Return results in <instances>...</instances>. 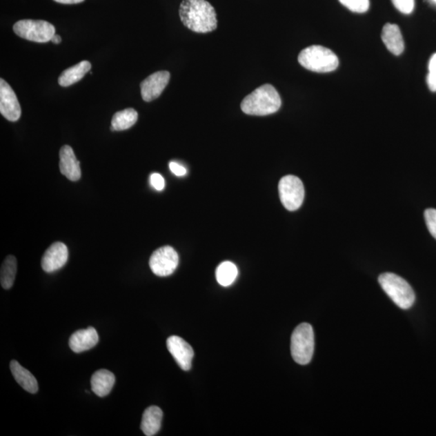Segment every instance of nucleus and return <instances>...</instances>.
<instances>
[{"label":"nucleus","mask_w":436,"mask_h":436,"mask_svg":"<svg viewBox=\"0 0 436 436\" xmlns=\"http://www.w3.org/2000/svg\"><path fill=\"white\" fill-rule=\"evenodd\" d=\"M179 17L184 26L198 33L210 32L217 26L215 9L206 0H184Z\"/></svg>","instance_id":"obj_1"},{"label":"nucleus","mask_w":436,"mask_h":436,"mask_svg":"<svg viewBox=\"0 0 436 436\" xmlns=\"http://www.w3.org/2000/svg\"><path fill=\"white\" fill-rule=\"evenodd\" d=\"M281 107V98L271 84H264L255 89L241 103V111L251 116L273 115Z\"/></svg>","instance_id":"obj_2"},{"label":"nucleus","mask_w":436,"mask_h":436,"mask_svg":"<svg viewBox=\"0 0 436 436\" xmlns=\"http://www.w3.org/2000/svg\"><path fill=\"white\" fill-rule=\"evenodd\" d=\"M298 61L303 68L317 73H329L338 68L337 55L330 49L321 46H312L303 50Z\"/></svg>","instance_id":"obj_3"},{"label":"nucleus","mask_w":436,"mask_h":436,"mask_svg":"<svg viewBox=\"0 0 436 436\" xmlns=\"http://www.w3.org/2000/svg\"><path fill=\"white\" fill-rule=\"evenodd\" d=\"M379 284L391 300L402 310H408L414 305L415 295L413 288L404 278L386 272L378 278Z\"/></svg>","instance_id":"obj_4"},{"label":"nucleus","mask_w":436,"mask_h":436,"mask_svg":"<svg viewBox=\"0 0 436 436\" xmlns=\"http://www.w3.org/2000/svg\"><path fill=\"white\" fill-rule=\"evenodd\" d=\"M315 352V334L309 324H301L293 331L291 337V353L293 359L301 366L311 361Z\"/></svg>","instance_id":"obj_5"},{"label":"nucleus","mask_w":436,"mask_h":436,"mask_svg":"<svg viewBox=\"0 0 436 436\" xmlns=\"http://www.w3.org/2000/svg\"><path fill=\"white\" fill-rule=\"evenodd\" d=\"M13 30L23 39L46 43L55 35V27L45 21L22 20L14 25Z\"/></svg>","instance_id":"obj_6"},{"label":"nucleus","mask_w":436,"mask_h":436,"mask_svg":"<svg viewBox=\"0 0 436 436\" xmlns=\"http://www.w3.org/2000/svg\"><path fill=\"white\" fill-rule=\"evenodd\" d=\"M279 195L284 208L295 211L304 201L305 188L301 180L295 175H286L279 183Z\"/></svg>","instance_id":"obj_7"},{"label":"nucleus","mask_w":436,"mask_h":436,"mask_svg":"<svg viewBox=\"0 0 436 436\" xmlns=\"http://www.w3.org/2000/svg\"><path fill=\"white\" fill-rule=\"evenodd\" d=\"M149 264L151 271L156 276L160 277L170 276L178 267V253L172 246H163L151 255Z\"/></svg>","instance_id":"obj_8"},{"label":"nucleus","mask_w":436,"mask_h":436,"mask_svg":"<svg viewBox=\"0 0 436 436\" xmlns=\"http://www.w3.org/2000/svg\"><path fill=\"white\" fill-rule=\"evenodd\" d=\"M0 112L9 121H17L21 116V108L17 95L6 80L0 79Z\"/></svg>","instance_id":"obj_9"},{"label":"nucleus","mask_w":436,"mask_h":436,"mask_svg":"<svg viewBox=\"0 0 436 436\" xmlns=\"http://www.w3.org/2000/svg\"><path fill=\"white\" fill-rule=\"evenodd\" d=\"M170 75L168 71H158L146 78L141 83V97L146 102L155 101L161 96L168 86Z\"/></svg>","instance_id":"obj_10"},{"label":"nucleus","mask_w":436,"mask_h":436,"mask_svg":"<svg viewBox=\"0 0 436 436\" xmlns=\"http://www.w3.org/2000/svg\"><path fill=\"white\" fill-rule=\"evenodd\" d=\"M167 347L180 368L184 371L190 370L194 357L191 346L179 336L172 335L167 340Z\"/></svg>","instance_id":"obj_11"},{"label":"nucleus","mask_w":436,"mask_h":436,"mask_svg":"<svg viewBox=\"0 0 436 436\" xmlns=\"http://www.w3.org/2000/svg\"><path fill=\"white\" fill-rule=\"evenodd\" d=\"M68 248L64 244L57 241L46 250L41 259V268L46 272L58 271L68 262Z\"/></svg>","instance_id":"obj_12"},{"label":"nucleus","mask_w":436,"mask_h":436,"mask_svg":"<svg viewBox=\"0 0 436 436\" xmlns=\"http://www.w3.org/2000/svg\"><path fill=\"white\" fill-rule=\"evenodd\" d=\"M59 157L61 173L71 181H77L81 177V169L73 149L70 146H63L60 150Z\"/></svg>","instance_id":"obj_13"},{"label":"nucleus","mask_w":436,"mask_h":436,"mask_svg":"<svg viewBox=\"0 0 436 436\" xmlns=\"http://www.w3.org/2000/svg\"><path fill=\"white\" fill-rule=\"evenodd\" d=\"M99 342L96 329L90 326L87 329L79 330L70 336L69 346L75 353H81L95 347Z\"/></svg>","instance_id":"obj_14"},{"label":"nucleus","mask_w":436,"mask_h":436,"mask_svg":"<svg viewBox=\"0 0 436 436\" xmlns=\"http://www.w3.org/2000/svg\"><path fill=\"white\" fill-rule=\"evenodd\" d=\"M382 39L386 48L393 54L400 55L404 51L405 44L399 27L395 23H387L384 26Z\"/></svg>","instance_id":"obj_15"},{"label":"nucleus","mask_w":436,"mask_h":436,"mask_svg":"<svg viewBox=\"0 0 436 436\" xmlns=\"http://www.w3.org/2000/svg\"><path fill=\"white\" fill-rule=\"evenodd\" d=\"M115 382V374L106 369H101L95 373L92 377V390L98 397H106L112 391Z\"/></svg>","instance_id":"obj_16"},{"label":"nucleus","mask_w":436,"mask_h":436,"mask_svg":"<svg viewBox=\"0 0 436 436\" xmlns=\"http://www.w3.org/2000/svg\"><path fill=\"white\" fill-rule=\"evenodd\" d=\"M164 413L159 407L152 406L148 407L142 415L141 429L146 436L157 434L162 424Z\"/></svg>","instance_id":"obj_17"},{"label":"nucleus","mask_w":436,"mask_h":436,"mask_svg":"<svg viewBox=\"0 0 436 436\" xmlns=\"http://www.w3.org/2000/svg\"><path fill=\"white\" fill-rule=\"evenodd\" d=\"M10 368L14 378L23 390L30 393L39 391V383L32 374L22 367L17 360H12Z\"/></svg>","instance_id":"obj_18"},{"label":"nucleus","mask_w":436,"mask_h":436,"mask_svg":"<svg viewBox=\"0 0 436 436\" xmlns=\"http://www.w3.org/2000/svg\"><path fill=\"white\" fill-rule=\"evenodd\" d=\"M92 68L88 61H82L79 63L66 69L61 74L59 83L61 87H69L81 80Z\"/></svg>","instance_id":"obj_19"},{"label":"nucleus","mask_w":436,"mask_h":436,"mask_svg":"<svg viewBox=\"0 0 436 436\" xmlns=\"http://www.w3.org/2000/svg\"><path fill=\"white\" fill-rule=\"evenodd\" d=\"M139 118V115L134 108H126L125 110L117 112L112 117L111 130L123 131L130 129Z\"/></svg>","instance_id":"obj_20"},{"label":"nucleus","mask_w":436,"mask_h":436,"mask_svg":"<svg viewBox=\"0 0 436 436\" xmlns=\"http://www.w3.org/2000/svg\"><path fill=\"white\" fill-rule=\"evenodd\" d=\"M17 271V261L15 257L8 255L2 264L0 271V282L4 289H10L15 281Z\"/></svg>","instance_id":"obj_21"},{"label":"nucleus","mask_w":436,"mask_h":436,"mask_svg":"<svg viewBox=\"0 0 436 436\" xmlns=\"http://www.w3.org/2000/svg\"><path fill=\"white\" fill-rule=\"evenodd\" d=\"M238 273V268L235 264L230 261L221 263L216 270L217 281L221 286H230L235 282Z\"/></svg>","instance_id":"obj_22"},{"label":"nucleus","mask_w":436,"mask_h":436,"mask_svg":"<svg viewBox=\"0 0 436 436\" xmlns=\"http://www.w3.org/2000/svg\"><path fill=\"white\" fill-rule=\"evenodd\" d=\"M344 6L350 11L357 13H364L368 10L369 0H339Z\"/></svg>","instance_id":"obj_23"},{"label":"nucleus","mask_w":436,"mask_h":436,"mask_svg":"<svg viewBox=\"0 0 436 436\" xmlns=\"http://www.w3.org/2000/svg\"><path fill=\"white\" fill-rule=\"evenodd\" d=\"M428 68L429 73L426 77V83L430 91L436 92V54L431 56Z\"/></svg>","instance_id":"obj_24"},{"label":"nucleus","mask_w":436,"mask_h":436,"mask_svg":"<svg viewBox=\"0 0 436 436\" xmlns=\"http://www.w3.org/2000/svg\"><path fill=\"white\" fill-rule=\"evenodd\" d=\"M424 217L430 235L436 239V210L428 208L424 212Z\"/></svg>","instance_id":"obj_25"},{"label":"nucleus","mask_w":436,"mask_h":436,"mask_svg":"<svg viewBox=\"0 0 436 436\" xmlns=\"http://www.w3.org/2000/svg\"><path fill=\"white\" fill-rule=\"evenodd\" d=\"M392 2L398 11L406 15L414 11L415 0H392Z\"/></svg>","instance_id":"obj_26"},{"label":"nucleus","mask_w":436,"mask_h":436,"mask_svg":"<svg viewBox=\"0 0 436 436\" xmlns=\"http://www.w3.org/2000/svg\"><path fill=\"white\" fill-rule=\"evenodd\" d=\"M150 184L157 191H162L165 187V180L162 175L159 173H154L150 175Z\"/></svg>","instance_id":"obj_27"},{"label":"nucleus","mask_w":436,"mask_h":436,"mask_svg":"<svg viewBox=\"0 0 436 436\" xmlns=\"http://www.w3.org/2000/svg\"><path fill=\"white\" fill-rule=\"evenodd\" d=\"M169 168L175 175H177V177H184V175L187 174L186 168L177 163L170 162Z\"/></svg>","instance_id":"obj_28"},{"label":"nucleus","mask_w":436,"mask_h":436,"mask_svg":"<svg viewBox=\"0 0 436 436\" xmlns=\"http://www.w3.org/2000/svg\"><path fill=\"white\" fill-rule=\"evenodd\" d=\"M54 1L63 4H77L83 2L84 0H54Z\"/></svg>","instance_id":"obj_29"},{"label":"nucleus","mask_w":436,"mask_h":436,"mask_svg":"<svg viewBox=\"0 0 436 436\" xmlns=\"http://www.w3.org/2000/svg\"><path fill=\"white\" fill-rule=\"evenodd\" d=\"M51 41L54 44H59L61 41V37L59 35L55 34L53 37H52Z\"/></svg>","instance_id":"obj_30"},{"label":"nucleus","mask_w":436,"mask_h":436,"mask_svg":"<svg viewBox=\"0 0 436 436\" xmlns=\"http://www.w3.org/2000/svg\"><path fill=\"white\" fill-rule=\"evenodd\" d=\"M431 1H433V2L436 3V0H431Z\"/></svg>","instance_id":"obj_31"}]
</instances>
